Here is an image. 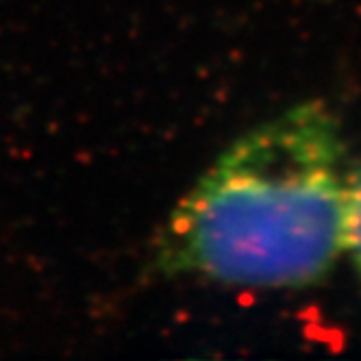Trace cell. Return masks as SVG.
<instances>
[{
  "instance_id": "2",
  "label": "cell",
  "mask_w": 361,
  "mask_h": 361,
  "mask_svg": "<svg viewBox=\"0 0 361 361\" xmlns=\"http://www.w3.org/2000/svg\"><path fill=\"white\" fill-rule=\"evenodd\" d=\"M346 257L361 276V166L350 170L348 212H346Z\"/></svg>"
},
{
  "instance_id": "1",
  "label": "cell",
  "mask_w": 361,
  "mask_h": 361,
  "mask_svg": "<svg viewBox=\"0 0 361 361\" xmlns=\"http://www.w3.org/2000/svg\"><path fill=\"white\" fill-rule=\"evenodd\" d=\"M348 183L338 116L296 102L235 137L176 200L154 270L244 290L314 286L346 250Z\"/></svg>"
}]
</instances>
